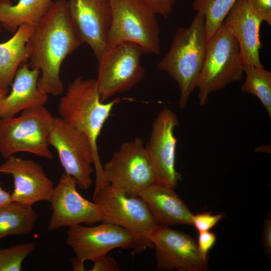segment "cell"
I'll return each instance as SVG.
<instances>
[{"label":"cell","instance_id":"35","mask_svg":"<svg viewBox=\"0 0 271 271\" xmlns=\"http://www.w3.org/2000/svg\"><path fill=\"white\" fill-rule=\"evenodd\" d=\"M2 25H1V22H0V34L2 32Z\"/></svg>","mask_w":271,"mask_h":271},{"label":"cell","instance_id":"31","mask_svg":"<svg viewBox=\"0 0 271 271\" xmlns=\"http://www.w3.org/2000/svg\"><path fill=\"white\" fill-rule=\"evenodd\" d=\"M261 241L265 253L271 256V219H266L263 223Z\"/></svg>","mask_w":271,"mask_h":271},{"label":"cell","instance_id":"13","mask_svg":"<svg viewBox=\"0 0 271 271\" xmlns=\"http://www.w3.org/2000/svg\"><path fill=\"white\" fill-rule=\"evenodd\" d=\"M77 186L71 176L65 173L61 176L48 201L52 211L48 230L102 221L103 214L100 207L84 198L77 191Z\"/></svg>","mask_w":271,"mask_h":271},{"label":"cell","instance_id":"23","mask_svg":"<svg viewBox=\"0 0 271 271\" xmlns=\"http://www.w3.org/2000/svg\"><path fill=\"white\" fill-rule=\"evenodd\" d=\"M246 78L241 90L255 96L271 118V72L263 67L243 66Z\"/></svg>","mask_w":271,"mask_h":271},{"label":"cell","instance_id":"7","mask_svg":"<svg viewBox=\"0 0 271 271\" xmlns=\"http://www.w3.org/2000/svg\"><path fill=\"white\" fill-rule=\"evenodd\" d=\"M243 72L238 44L223 22L207 41L197 87L199 104H206L211 93L240 80Z\"/></svg>","mask_w":271,"mask_h":271},{"label":"cell","instance_id":"10","mask_svg":"<svg viewBox=\"0 0 271 271\" xmlns=\"http://www.w3.org/2000/svg\"><path fill=\"white\" fill-rule=\"evenodd\" d=\"M49 142L56 150L65 173L75 180L80 189H88L93 183L92 164L95 163L88 137L57 116L54 117Z\"/></svg>","mask_w":271,"mask_h":271},{"label":"cell","instance_id":"14","mask_svg":"<svg viewBox=\"0 0 271 271\" xmlns=\"http://www.w3.org/2000/svg\"><path fill=\"white\" fill-rule=\"evenodd\" d=\"M151 241L159 270L204 271L208 268V259L201 255L195 240L184 232L159 225Z\"/></svg>","mask_w":271,"mask_h":271},{"label":"cell","instance_id":"17","mask_svg":"<svg viewBox=\"0 0 271 271\" xmlns=\"http://www.w3.org/2000/svg\"><path fill=\"white\" fill-rule=\"evenodd\" d=\"M262 21L246 0H236L223 23L237 41L243 65L263 67L259 58V29Z\"/></svg>","mask_w":271,"mask_h":271},{"label":"cell","instance_id":"6","mask_svg":"<svg viewBox=\"0 0 271 271\" xmlns=\"http://www.w3.org/2000/svg\"><path fill=\"white\" fill-rule=\"evenodd\" d=\"M110 2L112 15L108 48L131 42L139 45L144 54L160 55V28L156 14L141 0Z\"/></svg>","mask_w":271,"mask_h":271},{"label":"cell","instance_id":"9","mask_svg":"<svg viewBox=\"0 0 271 271\" xmlns=\"http://www.w3.org/2000/svg\"><path fill=\"white\" fill-rule=\"evenodd\" d=\"M102 167L105 186L111 185L129 196H139L156 183L154 170L139 138L122 143Z\"/></svg>","mask_w":271,"mask_h":271},{"label":"cell","instance_id":"21","mask_svg":"<svg viewBox=\"0 0 271 271\" xmlns=\"http://www.w3.org/2000/svg\"><path fill=\"white\" fill-rule=\"evenodd\" d=\"M52 0H0V22L2 27L14 33L23 25L36 26L51 7Z\"/></svg>","mask_w":271,"mask_h":271},{"label":"cell","instance_id":"27","mask_svg":"<svg viewBox=\"0 0 271 271\" xmlns=\"http://www.w3.org/2000/svg\"><path fill=\"white\" fill-rule=\"evenodd\" d=\"M251 10L262 21L271 25V0H246Z\"/></svg>","mask_w":271,"mask_h":271},{"label":"cell","instance_id":"30","mask_svg":"<svg viewBox=\"0 0 271 271\" xmlns=\"http://www.w3.org/2000/svg\"><path fill=\"white\" fill-rule=\"evenodd\" d=\"M93 265L91 271H118L120 265L112 257L104 255L93 261Z\"/></svg>","mask_w":271,"mask_h":271},{"label":"cell","instance_id":"16","mask_svg":"<svg viewBox=\"0 0 271 271\" xmlns=\"http://www.w3.org/2000/svg\"><path fill=\"white\" fill-rule=\"evenodd\" d=\"M0 173L13 178L12 201L33 206L37 202L49 201L54 186L37 162L12 156L0 165Z\"/></svg>","mask_w":271,"mask_h":271},{"label":"cell","instance_id":"28","mask_svg":"<svg viewBox=\"0 0 271 271\" xmlns=\"http://www.w3.org/2000/svg\"><path fill=\"white\" fill-rule=\"evenodd\" d=\"M156 14L167 18L173 12L174 7L179 0H141Z\"/></svg>","mask_w":271,"mask_h":271},{"label":"cell","instance_id":"3","mask_svg":"<svg viewBox=\"0 0 271 271\" xmlns=\"http://www.w3.org/2000/svg\"><path fill=\"white\" fill-rule=\"evenodd\" d=\"M207 39L204 17L197 13L188 27H180L175 32L170 48L157 63L160 70L168 74L177 83L178 104L185 108L197 87L203 65Z\"/></svg>","mask_w":271,"mask_h":271},{"label":"cell","instance_id":"22","mask_svg":"<svg viewBox=\"0 0 271 271\" xmlns=\"http://www.w3.org/2000/svg\"><path fill=\"white\" fill-rule=\"evenodd\" d=\"M37 217L32 206L12 201L0 207V240L9 235L30 233Z\"/></svg>","mask_w":271,"mask_h":271},{"label":"cell","instance_id":"25","mask_svg":"<svg viewBox=\"0 0 271 271\" xmlns=\"http://www.w3.org/2000/svg\"><path fill=\"white\" fill-rule=\"evenodd\" d=\"M36 247V243L31 242L0 248V271L21 270L24 259Z\"/></svg>","mask_w":271,"mask_h":271},{"label":"cell","instance_id":"4","mask_svg":"<svg viewBox=\"0 0 271 271\" xmlns=\"http://www.w3.org/2000/svg\"><path fill=\"white\" fill-rule=\"evenodd\" d=\"M54 117L44 105L24 110L18 116L0 117V154L5 159L25 152L48 159L53 155L49 137Z\"/></svg>","mask_w":271,"mask_h":271},{"label":"cell","instance_id":"26","mask_svg":"<svg viewBox=\"0 0 271 271\" xmlns=\"http://www.w3.org/2000/svg\"><path fill=\"white\" fill-rule=\"evenodd\" d=\"M224 216V213L217 214H212L210 212L198 213L193 215L192 225H193L199 232L210 231Z\"/></svg>","mask_w":271,"mask_h":271},{"label":"cell","instance_id":"24","mask_svg":"<svg viewBox=\"0 0 271 271\" xmlns=\"http://www.w3.org/2000/svg\"><path fill=\"white\" fill-rule=\"evenodd\" d=\"M236 0H194L193 9L204 17L207 40L219 29Z\"/></svg>","mask_w":271,"mask_h":271},{"label":"cell","instance_id":"18","mask_svg":"<svg viewBox=\"0 0 271 271\" xmlns=\"http://www.w3.org/2000/svg\"><path fill=\"white\" fill-rule=\"evenodd\" d=\"M40 71L22 64L18 69L12 84V89L2 103L0 117L15 116L24 110L45 105L48 95L38 86Z\"/></svg>","mask_w":271,"mask_h":271},{"label":"cell","instance_id":"1","mask_svg":"<svg viewBox=\"0 0 271 271\" xmlns=\"http://www.w3.org/2000/svg\"><path fill=\"white\" fill-rule=\"evenodd\" d=\"M82 44L70 18L67 1H53L27 43V65L40 71L38 86L41 90L55 96L63 93L61 65Z\"/></svg>","mask_w":271,"mask_h":271},{"label":"cell","instance_id":"32","mask_svg":"<svg viewBox=\"0 0 271 271\" xmlns=\"http://www.w3.org/2000/svg\"><path fill=\"white\" fill-rule=\"evenodd\" d=\"M12 201L11 194L0 186V207Z\"/></svg>","mask_w":271,"mask_h":271},{"label":"cell","instance_id":"20","mask_svg":"<svg viewBox=\"0 0 271 271\" xmlns=\"http://www.w3.org/2000/svg\"><path fill=\"white\" fill-rule=\"evenodd\" d=\"M35 26L23 25L10 39L0 43V86L11 85L20 66L28 61L27 43Z\"/></svg>","mask_w":271,"mask_h":271},{"label":"cell","instance_id":"34","mask_svg":"<svg viewBox=\"0 0 271 271\" xmlns=\"http://www.w3.org/2000/svg\"><path fill=\"white\" fill-rule=\"evenodd\" d=\"M8 88H4L0 86V113L3 101L8 94Z\"/></svg>","mask_w":271,"mask_h":271},{"label":"cell","instance_id":"12","mask_svg":"<svg viewBox=\"0 0 271 271\" xmlns=\"http://www.w3.org/2000/svg\"><path fill=\"white\" fill-rule=\"evenodd\" d=\"M69 228L66 243L75 257L84 262H93L117 248L133 250L138 242L129 231L109 222L90 226L78 224Z\"/></svg>","mask_w":271,"mask_h":271},{"label":"cell","instance_id":"19","mask_svg":"<svg viewBox=\"0 0 271 271\" xmlns=\"http://www.w3.org/2000/svg\"><path fill=\"white\" fill-rule=\"evenodd\" d=\"M159 225H192L193 214L174 189L154 184L139 195Z\"/></svg>","mask_w":271,"mask_h":271},{"label":"cell","instance_id":"11","mask_svg":"<svg viewBox=\"0 0 271 271\" xmlns=\"http://www.w3.org/2000/svg\"><path fill=\"white\" fill-rule=\"evenodd\" d=\"M179 125L175 113L165 107L153 121L150 139L145 145L155 173V184L173 189L182 177L175 167L177 139L174 130Z\"/></svg>","mask_w":271,"mask_h":271},{"label":"cell","instance_id":"8","mask_svg":"<svg viewBox=\"0 0 271 271\" xmlns=\"http://www.w3.org/2000/svg\"><path fill=\"white\" fill-rule=\"evenodd\" d=\"M143 54L142 49L131 42L109 48L103 54L98 61L96 79L102 102L129 90L143 79L145 74L141 63Z\"/></svg>","mask_w":271,"mask_h":271},{"label":"cell","instance_id":"33","mask_svg":"<svg viewBox=\"0 0 271 271\" xmlns=\"http://www.w3.org/2000/svg\"><path fill=\"white\" fill-rule=\"evenodd\" d=\"M73 270L84 271L85 270V262L80 260L75 256L71 259Z\"/></svg>","mask_w":271,"mask_h":271},{"label":"cell","instance_id":"5","mask_svg":"<svg viewBox=\"0 0 271 271\" xmlns=\"http://www.w3.org/2000/svg\"><path fill=\"white\" fill-rule=\"evenodd\" d=\"M93 200L102 211V222L119 225L137 238L132 253H139L153 246L151 238L159 225L140 196L128 195L108 184L94 190Z\"/></svg>","mask_w":271,"mask_h":271},{"label":"cell","instance_id":"15","mask_svg":"<svg viewBox=\"0 0 271 271\" xmlns=\"http://www.w3.org/2000/svg\"><path fill=\"white\" fill-rule=\"evenodd\" d=\"M69 15L82 42L91 48L98 61L108 49L111 22L110 0H69Z\"/></svg>","mask_w":271,"mask_h":271},{"label":"cell","instance_id":"29","mask_svg":"<svg viewBox=\"0 0 271 271\" xmlns=\"http://www.w3.org/2000/svg\"><path fill=\"white\" fill-rule=\"evenodd\" d=\"M217 236L213 232L209 231L199 232L197 244L203 257L208 259V253L215 244Z\"/></svg>","mask_w":271,"mask_h":271},{"label":"cell","instance_id":"2","mask_svg":"<svg viewBox=\"0 0 271 271\" xmlns=\"http://www.w3.org/2000/svg\"><path fill=\"white\" fill-rule=\"evenodd\" d=\"M119 101L120 98L116 97L108 102H102L96 79H85L80 76L69 83L58 104L59 117L89 139L95 157L97 186L103 182L97 140L112 110Z\"/></svg>","mask_w":271,"mask_h":271}]
</instances>
